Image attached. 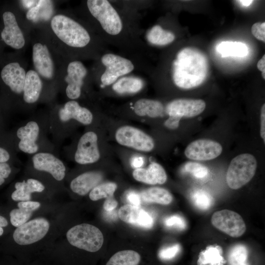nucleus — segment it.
<instances>
[{
  "mask_svg": "<svg viewBox=\"0 0 265 265\" xmlns=\"http://www.w3.org/2000/svg\"><path fill=\"white\" fill-rule=\"evenodd\" d=\"M136 2L87 0L82 2L80 15L107 46L111 45L125 55L144 56L147 49L141 37Z\"/></svg>",
  "mask_w": 265,
  "mask_h": 265,
  "instance_id": "obj_1",
  "label": "nucleus"
},
{
  "mask_svg": "<svg viewBox=\"0 0 265 265\" xmlns=\"http://www.w3.org/2000/svg\"><path fill=\"white\" fill-rule=\"evenodd\" d=\"M49 29L51 42L58 51L61 49L58 52L65 58L95 61L109 50L88 23L75 14L53 15Z\"/></svg>",
  "mask_w": 265,
  "mask_h": 265,
  "instance_id": "obj_2",
  "label": "nucleus"
},
{
  "mask_svg": "<svg viewBox=\"0 0 265 265\" xmlns=\"http://www.w3.org/2000/svg\"><path fill=\"white\" fill-rule=\"evenodd\" d=\"M48 109L32 114L0 137L17 153L31 156L40 152L56 153L49 137Z\"/></svg>",
  "mask_w": 265,
  "mask_h": 265,
  "instance_id": "obj_3",
  "label": "nucleus"
},
{
  "mask_svg": "<svg viewBox=\"0 0 265 265\" xmlns=\"http://www.w3.org/2000/svg\"><path fill=\"white\" fill-rule=\"evenodd\" d=\"M148 69L144 56L116 53L108 50L95 60L90 71L93 80L104 88L110 86L120 78L133 72L145 74Z\"/></svg>",
  "mask_w": 265,
  "mask_h": 265,
  "instance_id": "obj_4",
  "label": "nucleus"
},
{
  "mask_svg": "<svg viewBox=\"0 0 265 265\" xmlns=\"http://www.w3.org/2000/svg\"><path fill=\"white\" fill-rule=\"evenodd\" d=\"M48 114L49 135L56 152L69 135L72 124L89 126L94 118L92 111L77 100H68L60 104L53 103Z\"/></svg>",
  "mask_w": 265,
  "mask_h": 265,
  "instance_id": "obj_5",
  "label": "nucleus"
},
{
  "mask_svg": "<svg viewBox=\"0 0 265 265\" xmlns=\"http://www.w3.org/2000/svg\"><path fill=\"white\" fill-rule=\"evenodd\" d=\"M170 76L178 87L188 89L200 85L208 71L206 57L198 50L186 47L180 50L172 59Z\"/></svg>",
  "mask_w": 265,
  "mask_h": 265,
  "instance_id": "obj_6",
  "label": "nucleus"
},
{
  "mask_svg": "<svg viewBox=\"0 0 265 265\" xmlns=\"http://www.w3.org/2000/svg\"><path fill=\"white\" fill-rule=\"evenodd\" d=\"M58 53L49 37H36L32 41V59L34 70L41 78L46 89L54 97L58 92L64 62L60 64V61L57 59Z\"/></svg>",
  "mask_w": 265,
  "mask_h": 265,
  "instance_id": "obj_7",
  "label": "nucleus"
},
{
  "mask_svg": "<svg viewBox=\"0 0 265 265\" xmlns=\"http://www.w3.org/2000/svg\"><path fill=\"white\" fill-rule=\"evenodd\" d=\"M26 72L19 60L6 63L0 71V97L8 114L22 113V97Z\"/></svg>",
  "mask_w": 265,
  "mask_h": 265,
  "instance_id": "obj_8",
  "label": "nucleus"
},
{
  "mask_svg": "<svg viewBox=\"0 0 265 265\" xmlns=\"http://www.w3.org/2000/svg\"><path fill=\"white\" fill-rule=\"evenodd\" d=\"M93 81L91 71L81 60L65 58L62 67L58 91L68 100L80 98L87 84Z\"/></svg>",
  "mask_w": 265,
  "mask_h": 265,
  "instance_id": "obj_9",
  "label": "nucleus"
},
{
  "mask_svg": "<svg viewBox=\"0 0 265 265\" xmlns=\"http://www.w3.org/2000/svg\"><path fill=\"white\" fill-rule=\"evenodd\" d=\"M257 168L255 157L248 153L239 155L233 158L226 173L229 187L238 189L247 184L254 177Z\"/></svg>",
  "mask_w": 265,
  "mask_h": 265,
  "instance_id": "obj_10",
  "label": "nucleus"
},
{
  "mask_svg": "<svg viewBox=\"0 0 265 265\" xmlns=\"http://www.w3.org/2000/svg\"><path fill=\"white\" fill-rule=\"evenodd\" d=\"M66 237L72 245L91 253L100 250L104 242V236L99 228L87 223L72 227L67 232Z\"/></svg>",
  "mask_w": 265,
  "mask_h": 265,
  "instance_id": "obj_11",
  "label": "nucleus"
},
{
  "mask_svg": "<svg viewBox=\"0 0 265 265\" xmlns=\"http://www.w3.org/2000/svg\"><path fill=\"white\" fill-rule=\"evenodd\" d=\"M27 160L28 169L47 174L57 182H61L66 176V165L56 153L40 152L29 156Z\"/></svg>",
  "mask_w": 265,
  "mask_h": 265,
  "instance_id": "obj_12",
  "label": "nucleus"
},
{
  "mask_svg": "<svg viewBox=\"0 0 265 265\" xmlns=\"http://www.w3.org/2000/svg\"><path fill=\"white\" fill-rule=\"evenodd\" d=\"M20 17L15 12L5 10L2 15L3 28L0 37L7 46L15 50H22L26 44L27 34Z\"/></svg>",
  "mask_w": 265,
  "mask_h": 265,
  "instance_id": "obj_13",
  "label": "nucleus"
},
{
  "mask_svg": "<svg viewBox=\"0 0 265 265\" xmlns=\"http://www.w3.org/2000/svg\"><path fill=\"white\" fill-rule=\"evenodd\" d=\"M98 141V135L93 131H88L82 134L78 139L73 152L74 160L80 165L97 162L100 158Z\"/></svg>",
  "mask_w": 265,
  "mask_h": 265,
  "instance_id": "obj_14",
  "label": "nucleus"
},
{
  "mask_svg": "<svg viewBox=\"0 0 265 265\" xmlns=\"http://www.w3.org/2000/svg\"><path fill=\"white\" fill-rule=\"evenodd\" d=\"M49 228L50 224L46 219L36 218L17 227L12 238L18 244H30L42 239L48 233Z\"/></svg>",
  "mask_w": 265,
  "mask_h": 265,
  "instance_id": "obj_15",
  "label": "nucleus"
},
{
  "mask_svg": "<svg viewBox=\"0 0 265 265\" xmlns=\"http://www.w3.org/2000/svg\"><path fill=\"white\" fill-rule=\"evenodd\" d=\"M115 136L119 144L139 151L149 152L154 147L153 139L143 131L133 127L125 126L119 128Z\"/></svg>",
  "mask_w": 265,
  "mask_h": 265,
  "instance_id": "obj_16",
  "label": "nucleus"
},
{
  "mask_svg": "<svg viewBox=\"0 0 265 265\" xmlns=\"http://www.w3.org/2000/svg\"><path fill=\"white\" fill-rule=\"evenodd\" d=\"M211 222L214 227L234 238L240 237L246 229L241 216L235 212L229 210L214 212Z\"/></svg>",
  "mask_w": 265,
  "mask_h": 265,
  "instance_id": "obj_17",
  "label": "nucleus"
},
{
  "mask_svg": "<svg viewBox=\"0 0 265 265\" xmlns=\"http://www.w3.org/2000/svg\"><path fill=\"white\" fill-rule=\"evenodd\" d=\"M205 107L206 103L202 99L180 98L169 102L165 106V112L169 116L180 119L190 118L201 114Z\"/></svg>",
  "mask_w": 265,
  "mask_h": 265,
  "instance_id": "obj_18",
  "label": "nucleus"
},
{
  "mask_svg": "<svg viewBox=\"0 0 265 265\" xmlns=\"http://www.w3.org/2000/svg\"><path fill=\"white\" fill-rule=\"evenodd\" d=\"M222 152L221 145L214 140L200 139L189 143L185 150L186 156L190 159L209 160L218 157Z\"/></svg>",
  "mask_w": 265,
  "mask_h": 265,
  "instance_id": "obj_19",
  "label": "nucleus"
},
{
  "mask_svg": "<svg viewBox=\"0 0 265 265\" xmlns=\"http://www.w3.org/2000/svg\"><path fill=\"white\" fill-rule=\"evenodd\" d=\"M118 216L123 221L146 229L151 228L154 225L153 217L140 207L126 204L118 210Z\"/></svg>",
  "mask_w": 265,
  "mask_h": 265,
  "instance_id": "obj_20",
  "label": "nucleus"
},
{
  "mask_svg": "<svg viewBox=\"0 0 265 265\" xmlns=\"http://www.w3.org/2000/svg\"><path fill=\"white\" fill-rule=\"evenodd\" d=\"M11 192V199L14 201H30L32 193H41L46 188L45 185L39 180L29 178L22 181H17L13 185Z\"/></svg>",
  "mask_w": 265,
  "mask_h": 265,
  "instance_id": "obj_21",
  "label": "nucleus"
},
{
  "mask_svg": "<svg viewBox=\"0 0 265 265\" xmlns=\"http://www.w3.org/2000/svg\"><path fill=\"white\" fill-rule=\"evenodd\" d=\"M102 179L103 175L99 172H85L71 180L70 188L73 192L80 196H84L99 185Z\"/></svg>",
  "mask_w": 265,
  "mask_h": 265,
  "instance_id": "obj_22",
  "label": "nucleus"
},
{
  "mask_svg": "<svg viewBox=\"0 0 265 265\" xmlns=\"http://www.w3.org/2000/svg\"><path fill=\"white\" fill-rule=\"evenodd\" d=\"M132 176L136 181L149 185L163 184L167 180L164 168L155 162H152L146 169H135Z\"/></svg>",
  "mask_w": 265,
  "mask_h": 265,
  "instance_id": "obj_23",
  "label": "nucleus"
},
{
  "mask_svg": "<svg viewBox=\"0 0 265 265\" xmlns=\"http://www.w3.org/2000/svg\"><path fill=\"white\" fill-rule=\"evenodd\" d=\"M145 85V81L141 76L131 74L120 78L110 86L117 94L127 95L140 92Z\"/></svg>",
  "mask_w": 265,
  "mask_h": 265,
  "instance_id": "obj_24",
  "label": "nucleus"
},
{
  "mask_svg": "<svg viewBox=\"0 0 265 265\" xmlns=\"http://www.w3.org/2000/svg\"><path fill=\"white\" fill-rule=\"evenodd\" d=\"M145 43L156 46H164L172 43L176 38L175 33L164 28L160 24L153 25L144 33Z\"/></svg>",
  "mask_w": 265,
  "mask_h": 265,
  "instance_id": "obj_25",
  "label": "nucleus"
},
{
  "mask_svg": "<svg viewBox=\"0 0 265 265\" xmlns=\"http://www.w3.org/2000/svg\"><path fill=\"white\" fill-rule=\"evenodd\" d=\"M134 112L139 116L156 118L163 115L165 106L163 104L156 100L140 98L132 105Z\"/></svg>",
  "mask_w": 265,
  "mask_h": 265,
  "instance_id": "obj_26",
  "label": "nucleus"
},
{
  "mask_svg": "<svg viewBox=\"0 0 265 265\" xmlns=\"http://www.w3.org/2000/svg\"><path fill=\"white\" fill-rule=\"evenodd\" d=\"M216 51L222 57L246 56L249 53L247 46L241 42L222 41L217 45Z\"/></svg>",
  "mask_w": 265,
  "mask_h": 265,
  "instance_id": "obj_27",
  "label": "nucleus"
},
{
  "mask_svg": "<svg viewBox=\"0 0 265 265\" xmlns=\"http://www.w3.org/2000/svg\"><path fill=\"white\" fill-rule=\"evenodd\" d=\"M222 249L219 245H210L201 251L197 262V265H224L226 261L222 256Z\"/></svg>",
  "mask_w": 265,
  "mask_h": 265,
  "instance_id": "obj_28",
  "label": "nucleus"
},
{
  "mask_svg": "<svg viewBox=\"0 0 265 265\" xmlns=\"http://www.w3.org/2000/svg\"><path fill=\"white\" fill-rule=\"evenodd\" d=\"M141 199L145 203H156L168 205L172 201L171 194L166 189L154 187L143 190L140 194Z\"/></svg>",
  "mask_w": 265,
  "mask_h": 265,
  "instance_id": "obj_29",
  "label": "nucleus"
},
{
  "mask_svg": "<svg viewBox=\"0 0 265 265\" xmlns=\"http://www.w3.org/2000/svg\"><path fill=\"white\" fill-rule=\"evenodd\" d=\"M248 250L241 244L233 246L229 250L228 262L229 265H249L247 262Z\"/></svg>",
  "mask_w": 265,
  "mask_h": 265,
  "instance_id": "obj_30",
  "label": "nucleus"
},
{
  "mask_svg": "<svg viewBox=\"0 0 265 265\" xmlns=\"http://www.w3.org/2000/svg\"><path fill=\"white\" fill-rule=\"evenodd\" d=\"M117 188V185L112 182L99 184L89 192V198L92 201H97L104 198L113 197Z\"/></svg>",
  "mask_w": 265,
  "mask_h": 265,
  "instance_id": "obj_31",
  "label": "nucleus"
},
{
  "mask_svg": "<svg viewBox=\"0 0 265 265\" xmlns=\"http://www.w3.org/2000/svg\"><path fill=\"white\" fill-rule=\"evenodd\" d=\"M193 204L202 210L209 209L213 204L212 197L207 191L202 189H197L191 194Z\"/></svg>",
  "mask_w": 265,
  "mask_h": 265,
  "instance_id": "obj_32",
  "label": "nucleus"
},
{
  "mask_svg": "<svg viewBox=\"0 0 265 265\" xmlns=\"http://www.w3.org/2000/svg\"><path fill=\"white\" fill-rule=\"evenodd\" d=\"M19 162L17 153L0 137V163L15 164Z\"/></svg>",
  "mask_w": 265,
  "mask_h": 265,
  "instance_id": "obj_33",
  "label": "nucleus"
},
{
  "mask_svg": "<svg viewBox=\"0 0 265 265\" xmlns=\"http://www.w3.org/2000/svg\"><path fill=\"white\" fill-rule=\"evenodd\" d=\"M32 214V212L19 208L13 209L9 212L10 222L14 227H18L26 223Z\"/></svg>",
  "mask_w": 265,
  "mask_h": 265,
  "instance_id": "obj_34",
  "label": "nucleus"
},
{
  "mask_svg": "<svg viewBox=\"0 0 265 265\" xmlns=\"http://www.w3.org/2000/svg\"><path fill=\"white\" fill-rule=\"evenodd\" d=\"M184 170L197 179H203L206 177L209 173V170L206 166L192 161L187 162L185 164Z\"/></svg>",
  "mask_w": 265,
  "mask_h": 265,
  "instance_id": "obj_35",
  "label": "nucleus"
},
{
  "mask_svg": "<svg viewBox=\"0 0 265 265\" xmlns=\"http://www.w3.org/2000/svg\"><path fill=\"white\" fill-rule=\"evenodd\" d=\"M16 169L14 164L0 163V187L11 179Z\"/></svg>",
  "mask_w": 265,
  "mask_h": 265,
  "instance_id": "obj_36",
  "label": "nucleus"
},
{
  "mask_svg": "<svg viewBox=\"0 0 265 265\" xmlns=\"http://www.w3.org/2000/svg\"><path fill=\"white\" fill-rule=\"evenodd\" d=\"M181 246L179 244L163 248L158 253L159 258L162 261H169L174 259L179 253Z\"/></svg>",
  "mask_w": 265,
  "mask_h": 265,
  "instance_id": "obj_37",
  "label": "nucleus"
},
{
  "mask_svg": "<svg viewBox=\"0 0 265 265\" xmlns=\"http://www.w3.org/2000/svg\"><path fill=\"white\" fill-rule=\"evenodd\" d=\"M164 224L168 227L175 228L179 230L185 229L186 222L184 218L179 215H173L167 217Z\"/></svg>",
  "mask_w": 265,
  "mask_h": 265,
  "instance_id": "obj_38",
  "label": "nucleus"
},
{
  "mask_svg": "<svg viewBox=\"0 0 265 265\" xmlns=\"http://www.w3.org/2000/svg\"><path fill=\"white\" fill-rule=\"evenodd\" d=\"M251 33L257 39L265 42V22H257L251 27Z\"/></svg>",
  "mask_w": 265,
  "mask_h": 265,
  "instance_id": "obj_39",
  "label": "nucleus"
},
{
  "mask_svg": "<svg viewBox=\"0 0 265 265\" xmlns=\"http://www.w3.org/2000/svg\"><path fill=\"white\" fill-rule=\"evenodd\" d=\"M17 206L18 208L23 210L33 212L38 209L40 206V204L38 202L26 201L19 202Z\"/></svg>",
  "mask_w": 265,
  "mask_h": 265,
  "instance_id": "obj_40",
  "label": "nucleus"
},
{
  "mask_svg": "<svg viewBox=\"0 0 265 265\" xmlns=\"http://www.w3.org/2000/svg\"><path fill=\"white\" fill-rule=\"evenodd\" d=\"M8 116L2 103L0 97V134L6 130V122Z\"/></svg>",
  "mask_w": 265,
  "mask_h": 265,
  "instance_id": "obj_41",
  "label": "nucleus"
},
{
  "mask_svg": "<svg viewBox=\"0 0 265 265\" xmlns=\"http://www.w3.org/2000/svg\"><path fill=\"white\" fill-rule=\"evenodd\" d=\"M127 201L132 205L140 207L141 204L140 195L134 191H129L126 195Z\"/></svg>",
  "mask_w": 265,
  "mask_h": 265,
  "instance_id": "obj_42",
  "label": "nucleus"
},
{
  "mask_svg": "<svg viewBox=\"0 0 265 265\" xmlns=\"http://www.w3.org/2000/svg\"><path fill=\"white\" fill-rule=\"evenodd\" d=\"M117 205V201L113 197H110L107 198L105 200L103 207L106 212H110L113 211L116 208Z\"/></svg>",
  "mask_w": 265,
  "mask_h": 265,
  "instance_id": "obj_43",
  "label": "nucleus"
},
{
  "mask_svg": "<svg viewBox=\"0 0 265 265\" xmlns=\"http://www.w3.org/2000/svg\"><path fill=\"white\" fill-rule=\"evenodd\" d=\"M261 129L260 135L262 138L265 141V105L263 104L261 110Z\"/></svg>",
  "mask_w": 265,
  "mask_h": 265,
  "instance_id": "obj_44",
  "label": "nucleus"
},
{
  "mask_svg": "<svg viewBox=\"0 0 265 265\" xmlns=\"http://www.w3.org/2000/svg\"><path fill=\"white\" fill-rule=\"evenodd\" d=\"M180 118L169 116V118L164 123V125L168 128L170 129H175L178 127Z\"/></svg>",
  "mask_w": 265,
  "mask_h": 265,
  "instance_id": "obj_45",
  "label": "nucleus"
},
{
  "mask_svg": "<svg viewBox=\"0 0 265 265\" xmlns=\"http://www.w3.org/2000/svg\"><path fill=\"white\" fill-rule=\"evenodd\" d=\"M9 225V222L6 217L2 214H0V237L3 236L5 233V228Z\"/></svg>",
  "mask_w": 265,
  "mask_h": 265,
  "instance_id": "obj_46",
  "label": "nucleus"
},
{
  "mask_svg": "<svg viewBox=\"0 0 265 265\" xmlns=\"http://www.w3.org/2000/svg\"><path fill=\"white\" fill-rule=\"evenodd\" d=\"M144 159L141 157H135L132 160L131 165L132 167L139 168L143 165Z\"/></svg>",
  "mask_w": 265,
  "mask_h": 265,
  "instance_id": "obj_47",
  "label": "nucleus"
},
{
  "mask_svg": "<svg viewBox=\"0 0 265 265\" xmlns=\"http://www.w3.org/2000/svg\"><path fill=\"white\" fill-rule=\"evenodd\" d=\"M257 66L258 69L262 72H265V55L258 61Z\"/></svg>",
  "mask_w": 265,
  "mask_h": 265,
  "instance_id": "obj_48",
  "label": "nucleus"
},
{
  "mask_svg": "<svg viewBox=\"0 0 265 265\" xmlns=\"http://www.w3.org/2000/svg\"><path fill=\"white\" fill-rule=\"evenodd\" d=\"M238 2L242 5L245 7L250 6L253 2V0H238Z\"/></svg>",
  "mask_w": 265,
  "mask_h": 265,
  "instance_id": "obj_49",
  "label": "nucleus"
},
{
  "mask_svg": "<svg viewBox=\"0 0 265 265\" xmlns=\"http://www.w3.org/2000/svg\"><path fill=\"white\" fill-rule=\"evenodd\" d=\"M265 72L262 73V77L264 79V80L265 79Z\"/></svg>",
  "mask_w": 265,
  "mask_h": 265,
  "instance_id": "obj_50",
  "label": "nucleus"
}]
</instances>
